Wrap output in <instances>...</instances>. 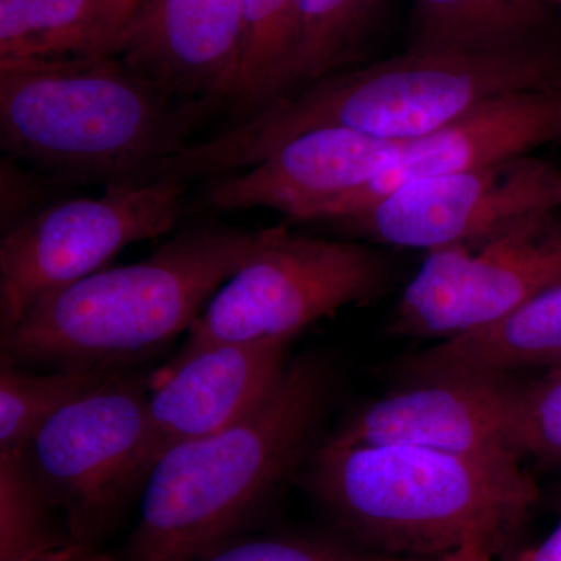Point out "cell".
<instances>
[{"instance_id": "1", "label": "cell", "mask_w": 561, "mask_h": 561, "mask_svg": "<svg viewBox=\"0 0 561 561\" xmlns=\"http://www.w3.org/2000/svg\"><path fill=\"white\" fill-rule=\"evenodd\" d=\"M561 91L559 33L494 50H413L313 81L165 164L186 181L241 172L321 127L393 140L423 138L493 103Z\"/></svg>"}, {"instance_id": "2", "label": "cell", "mask_w": 561, "mask_h": 561, "mask_svg": "<svg viewBox=\"0 0 561 561\" xmlns=\"http://www.w3.org/2000/svg\"><path fill=\"white\" fill-rule=\"evenodd\" d=\"M217 110L172 98L121 58L0 66V147L58 183H149Z\"/></svg>"}, {"instance_id": "3", "label": "cell", "mask_w": 561, "mask_h": 561, "mask_svg": "<svg viewBox=\"0 0 561 561\" xmlns=\"http://www.w3.org/2000/svg\"><path fill=\"white\" fill-rule=\"evenodd\" d=\"M254 239L216 220L190 225L150 256L103 268L33 306L2 335V362L116 371L187 332Z\"/></svg>"}, {"instance_id": "4", "label": "cell", "mask_w": 561, "mask_h": 561, "mask_svg": "<svg viewBox=\"0 0 561 561\" xmlns=\"http://www.w3.org/2000/svg\"><path fill=\"white\" fill-rule=\"evenodd\" d=\"M328 394L327 365L302 356L241 421L162 454L140 494L128 559L179 561L238 535L311 454Z\"/></svg>"}, {"instance_id": "5", "label": "cell", "mask_w": 561, "mask_h": 561, "mask_svg": "<svg viewBox=\"0 0 561 561\" xmlns=\"http://www.w3.org/2000/svg\"><path fill=\"white\" fill-rule=\"evenodd\" d=\"M306 485L367 551L440 557L474 534L501 542L537 500L522 460L412 446H339L312 453Z\"/></svg>"}, {"instance_id": "6", "label": "cell", "mask_w": 561, "mask_h": 561, "mask_svg": "<svg viewBox=\"0 0 561 561\" xmlns=\"http://www.w3.org/2000/svg\"><path fill=\"white\" fill-rule=\"evenodd\" d=\"M389 275L382 254L365 243L287 227L256 231L245 262L210 298L168 364L219 343L295 339L346 306L378 297Z\"/></svg>"}, {"instance_id": "7", "label": "cell", "mask_w": 561, "mask_h": 561, "mask_svg": "<svg viewBox=\"0 0 561 561\" xmlns=\"http://www.w3.org/2000/svg\"><path fill=\"white\" fill-rule=\"evenodd\" d=\"M147 386L113 373L55 413L22 453L76 541L95 545L113 529L160 460Z\"/></svg>"}, {"instance_id": "8", "label": "cell", "mask_w": 561, "mask_h": 561, "mask_svg": "<svg viewBox=\"0 0 561 561\" xmlns=\"http://www.w3.org/2000/svg\"><path fill=\"white\" fill-rule=\"evenodd\" d=\"M187 183L173 176L108 187L98 197L66 198L2 231L0 335L41 300L106 268L136 242L171 232Z\"/></svg>"}, {"instance_id": "9", "label": "cell", "mask_w": 561, "mask_h": 561, "mask_svg": "<svg viewBox=\"0 0 561 561\" xmlns=\"http://www.w3.org/2000/svg\"><path fill=\"white\" fill-rule=\"evenodd\" d=\"M561 283V209L479 241L430 251L394 306V337L448 341L500 320Z\"/></svg>"}, {"instance_id": "10", "label": "cell", "mask_w": 561, "mask_h": 561, "mask_svg": "<svg viewBox=\"0 0 561 561\" xmlns=\"http://www.w3.org/2000/svg\"><path fill=\"white\" fill-rule=\"evenodd\" d=\"M553 209H561V169L526 153L413 181L332 225L378 245L430 253Z\"/></svg>"}, {"instance_id": "11", "label": "cell", "mask_w": 561, "mask_h": 561, "mask_svg": "<svg viewBox=\"0 0 561 561\" xmlns=\"http://www.w3.org/2000/svg\"><path fill=\"white\" fill-rule=\"evenodd\" d=\"M519 390L502 379L435 378L408 383L365 405L327 443L412 446L491 460H523Z\"/></svg>"}, {"instance_id": "12", "label": "cell", "mask_w": 561, "mask_h": 561, "mask_svg": "<svg viewBox=\"0 0 561 561\" xmlns=\"http://www.w3.org/2000/svg\"><path fill=\"white\" fill-rule=\"evenodd\" d=\"M408 140L341 127L301 133L264 160L206 184L214 210L273 209L291 220L324 221L342 202L397 165Z\"/></svg>"}, {"instance_id": "13", "label": "cell", "mask_w": 561, "mask_h": 561, "mask_svg": "<svg viewBox=\"0 0 561 561\" xmlns=\"http://www.w3.org/2000/svg\"><path fill=\"white\" fill-rule=\"evenodd\" d=\"M242 50V0H144L121 60L172 98L230 108Z\"/></svg>"}, {"instance_id": "14", "label": "cell", "mask_w": 561, "mask_h": 561, "mask_svg": "<svg viewBox=\"0 0 561 561\" xmlns=\"http://www.w3.org/2000/svg\"><path fill=\"white\" fill-rule=\"evenodd\" d=\"M291 342L219 343L150 376L149 415L161 456L253 412L283 378Z\"/></svg>"}, {"instance_id": "15", "label": "cell", "mask_w": 561, "mask_h": 561, "mask_svg": "<svg viewBox=\"0 0 561 561\" xmlns=\"http://www.w3.org/2000/svg\"><path fill=\"white\" fill-rule=\"evenodd\" d=\"M553 140H560L559 92L505 99L442 130L408 140L391 171L342 202L324 221L334 224L413 181L531 153Z\"/></svg>"}, {"instance_id": "16", "label": "cell", "mask_w": 561, "mask_h": 561, "mask_svg": "<svg viewBox=\"0 0 561 561\" xmlns=\"http://www.w3.org/2000/svg\"><path fill=\"white\" fill-rule=\"evenodd\" d=\"M144 0H0V66L119 58Z\"/></svg>"}, {"instance_id": "17", "label": "cell", "mask_w": 561, "mask_h": 561, "mask_svg": "<svg viewBox=\"0 0 561 561\" xmlns=\"http://www.w3.org/2000/svg\"><path fill=\"white\" fill-rule=\"evenodd\" d=\"M561 364V283L500 320L413 354L401 364L409 382L435 378L502 379L513 371Z\"/></svg>"}, {"instance_id": "18", "label": "cell", "mask_w": 561, "mask_h": 561, "mask_svg": "<svg viewBox=\"0 0 561 561\" xmlns=\"http://www.w3.org/2000/svg\"><path fill=\"white\" fill-rule=\"evenodd\" d=\"M552 0H412L413 50H494L556 35Z\"/></svg>"}, {"instance_id": "19", "label": "cell", "mask_w": 561, "mask_h": 561, "mask_svg": "<svg viewBox=\"0 0 561 561\" xmlns=\"http://www.w3.org/2000/svg\"><path fill=\"white\" fill-rule=\"evenodd\" d=\"M298 49V0H242V50L234 122L284 101Z\"/></svg>"}, {"instance_id": "20", "label": "cell", "mask_w": 561, "mask_h": 561, "mask_svg": "<svg viewBox=\"0 0 561 561\" xmlns=\"http://www.w3.org/2000/svg\"><path fill=\"white\" fill-rule=\"evenodd\" d=\"M381 2L298 0V49L289 95L353 66Z\"/></svg>"}, {"instance_id": "21", "label": "cell", "mask_w": 561, "mask_h": 561, "mask_svg": "<svg viewBox=\"0 0 561 561\" xmlns=\"http://www.w3.org/2000/svg\"><path fill=\"white\" fill-rule=\"evenodd\" d=\"M116 371L57 370L49 375H35L2 362L0 456L24 453L36 432L55 413L88 391L98 389Z\"/></svg>"}, {"instance_id": "22", "label": "cell", "mask_w": 561, "mask_h": 561, "mask_svg": "<svg viewBox=\"0 0 561 561\" xmlns=\"http://www.w3.org/2000/svg\"><path fill=\"white\" fill-rule=\"evenodd\" d=\"M57 513L36 485L22 454L0 456V561L72 541L69 531L55 524Z\"/></svg>"}, {"instance_id": "23", "label": "cell", "mask_w": 561, "mask_h": 561, "mask_svg": "<svg viewBox=\"0 0 561 561\" xmlns=\"http://www.w3.org/2000/svg\"><path fill=\"white\" fill-rule=\"evenodd\" d=\"M342 542L298 537H232L179 561H398Z\"/></svg>"}, {"instance_id": "24", "label": "cell", "mask_w": 561, "mask_h": 561, "mask_svg": "<svg viewBox=\"0 0 561 561\" xmlns=\"http://www.w3.org/2000/svg\"><path fill=\"white\" fill-rule=\"evenodd\" d=\"M518 445L524 457L561 463V364L519 390Z\"/></svg>"}, {"instance_id": "25", "label": "cell", "mask_w": 561, "mask_h": 561, "mask_svg": "<svg viewBox=\"0 0 561 561\" xmlns=\"http://www.w3.org/2000/svg\"><path fill=\"white\" fill-rule=\"evenodd\" d=\"M0 227L2 231L24 220L25 217L46 206L49 186L43 176L32 175L20 168V162L3 157L0 162Z\"/></svg>"}, {"instance_id": "26", "label": "cell", "mask_w": 561, "mask_h": 561, "mask_svg": "<svg viewBox=\"0 0 561 561\" xmlns=\"http://www.w3.org/2000/svg\"><path fill=\"white\" fill-rule=\"evenodd\" d=\"M13 561H114L108 553L99 551L95 545L68 541L44 551L31 553Z\"/></svg>"}, {"instance_id": "27", "label": "cell", "mask_w": 561, "mask_h": 561, "mask_svg": "<svg viewBox=\"0 0 561 561\" xmlns=\"http://www.w3.org/2000/svg\"><path fill=\"white\" fill-rule=\"evenodd\" d=\"M497 542L486 534H474L457 548L443 553L437 561H493Z\"/></svg>"}, {"instance_id": "28", "label": "cell", "mask_w": 561, "mask_h": 561, "mask_svg": "<svg viewBox=\"0 0 561 561\" xmlns=\"http://www.w3.org/2000/svg\"><path fill=\"white\" fill-rule=\"evenodd\" d=\"M505 561H561V522L540 545Z\"/></svg>"}, {"instance_id": "29", "label": "cell", "mask_w": 561, "mask_h": 561, "mask_svg": "<svg viewBox=\"0 0 561 561\" xmlns=\"http://www.w3.org/2000/svg\"><path fill=\"white\" fill-rule=\"evenodd\" d=\"M552 2H553V5L557 7V10L561 11V0H552Z\"/></svg>"}, {"instance_id": "30", "label": "cell", "mask_w": 561, "mask_h": 561, "mask_svg": "<svg viewBox=\"0 0 561 561\" xmlns=\"http://www.w3.org/2000/svg\"><path fill=\"white\" fill-rule=\"evenodd\" d=\"M559 103H560V140H561V92H559Z\"/></svg>"}, {"instance_id": "31", "label": "cell", "mask_w": 561, "mask_h": 561, "mask_svg": "<svg viewBox=\"0 0 561 561\" xmlns=\"http://www.w3.org/2000/svg\"><path fill=\"white\" fill-rule=\"evenodd\" d=\"M398 561H413L412 559H401V560H398Z\"/></svg>"}]
</instances>
